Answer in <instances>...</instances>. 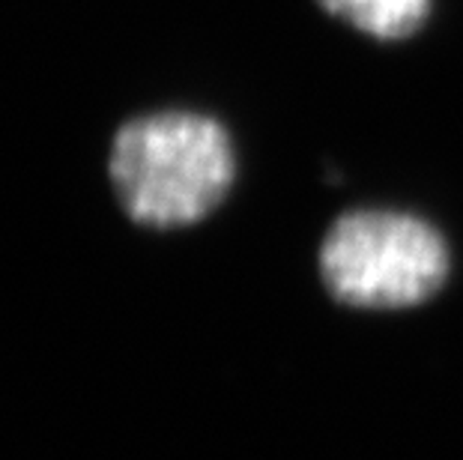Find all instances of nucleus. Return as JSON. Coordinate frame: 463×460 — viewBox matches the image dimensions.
<instances>
[{"label": "nucleus", "instance_id": "2", "mask_svg": "<svg viewBox=\"0 0 463 460\" xmlns=\"http://www.w3.org/2000/svg\"><path fill=\"white\" fill-rule=\"evenodd\" d=\"M320 276L350 308H410L449 276L442 233L410 212L356 210L332 224L320 246Z\"/></svg>", "mask_w": 463, "mask_h": 460}, {"label": "nucleus", "instance_id": "3", "mask_svg": "<svg viewBox=\"0 0 463 460\" xmlns=\"http://www.w3.org/2000/svg\"><path fill=\"white\" fill-rule=\"evenodd\" d=\"M320 6L373 39L416 33L430 13V0H320Z\"/></svg>", "mask_w": 463, "mask_h": 460}, {"label": "nucleus", "instance_id": "1", "mask_svg": "<svg viewBox=\"0 0 463 460\" xmlns=\"http://www.w3.org/2000/svg\"><path fill=\"white\" fill-rule=\"evenodd\" d=\"M108 177L132 221L159 230L185 228L228 198L236 177L233 141L206 114H144L117 132Z\"/></svg>", "mask_w": 463, "mask_h": 460}]
</instances>
